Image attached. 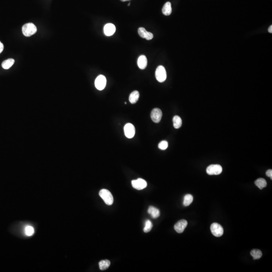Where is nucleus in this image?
I'll return each instance as SVG.
<instances>
[{
  "label": "nucleus",
  "instance_id": "dca6fc26",
  "mask_svg": "<svg viewBox=\"0 0 272 272\" xmlns=\"http://www.w3.org/2000/svg\"><path fill=\"white\" fill-rule=\"evenodd\" d=\"M15 63V60L13 59H8L3 62L2 67L4 69H9Z\"/></svg>",
  "mask_w": 272,
  "mask_h": 272
},
{
  "label": "nucleus",
  "instance_id": "4be33fe9",
  "mask_svg": "<svg viewBox=\"0 0 272 272\" xmlns=\"http://www.w3.org/2000/svg\"><path fill=\"white\" fill-rule=\"evenodd\" d=\"M153 227V224L150 220H147L145 222V226L144 228V231L146 233L150 231Z\"/></svg>",
  "mask_w": 272,
  "mask_h": 272
},
{
  "label": "nucleus",
  "instance_id": "4468645a",
  "mask_svg": "<svg viewBox=\"0 0 272 272\" xmlns=\"http://www.w3.org/2000/svg\"><path fill=\"white\" fill-rule=\"evenodd\" d=\"M172 12L171 4L169 2H166L162 8V13L164 15L169 16Z\"/></svg>",
  "mask_w": 272,
  "mask_h": 272
},
{
  "label": "nucleus",
  "instance_id": "6e6552de",
  "mask_svg": "<svg viewBox=\"0 0 272 272\" xmlns=\"http://www.w3.org/2000/svg\"><path fill=\"white\" fill-rule=\"evenodd\" d=\"M133 187L138 190H142L147 186V183L144 179L138 178L136 180L132 181Z\"/></svg>",
  "mask_w": 272,
  "mask_h": 272
},
{
  "label": "nucleus",
  "instance_id": "423d86ee",
  "mask_svg": "<svg viewBox=\"0 0 272 272\" xmlns=\"http://www.w3.org/2000/svg\"><path fill=\"white\" fill-rule=\"evenodd\" d=\"M211 231L213 235L216 237L221 236L224 230L221 225L217 223H214L211 225Z\"/></svg>",
  "mask_w": 272,
  "mask_h": 272
},
{
  "label": "nucleus",
  "instance_id": "5701e85b",
  "mask_svg": "<svg viewBox=\"0 0 272 272\" xmlns=\"http://www.w3.org/2000/svg\"><path fill=\"white\" fill-rule=\"evenodd\" d=\"M25 234L27 236H31L34 233V228H33L32 226H28L26 227L25 229Z\"/></svg>",
  "mask_w": 272,
  "mask_h": 272
},
{
  "label": "nucleus",
  "instance_id": "f8f14e48",
  "mask_svg": "<svg viewBox=\"0 0 272 272\" xmlns=\"http://www.w3.org/2000/svg\"><path fill=\"white\" fill-rule=\"evenodd\" d=\"M138 65L141 69L144 70L147 66V59L144 55L140 56L138 59Z\"/></svg>",
  "mask_w": 272,
  "mask_h": 272
},
{
  "label": "nucleus",
  "instance_id": "f03ea898",
  "mask_svg": "<svg viewBox=\"0 0 272 272\" xmlns=\"http://www.w3.org/2000/svg\"><path fill=\"white\" fill-rule=\"evenodd\" d=\"M99 194L106 204L110 206L113 204V196L110 191L107 189H102L99 191Z\"/></svg>",
  "mask_w": 272,
  "mask_h": 272
},
{
  "label": "nucleus",
  "instance_id": "6ab92c4d",
  "mask_svg": "<svg viewBox=\"0 0 272 272\" xmlns=\"http://www.w3.org/2000/svg\"><path fill=\"white\" fill-rule=\"evenodd\" d=\"M173 126H174V128H180L182 125L181 118L178 115H176L173 117Z\"/></svg>",
  "mask_w": 272,
  "mask_h": 272
},
{
  "label": "nucleus",
  "instance_id": "b1692460",
  "mask_svg": "<svg viewBox=\"0 0 272 272\" xmlns=\"http://www.w3.org/2000/svg\"><path fill=\"white\" fill-rule=\"evenodd\" d=\"M168 144L166 141H162L158 144V148L162 150H164L168 148Z\"/></svg>",
  "mask_w": 272,
  "mask_h": 272
},
{
  "label": "nucleus",
  "instance_id": "2eb2a0df",
  "mask_svg": "<svg viewBox=\"0 0 272 272\" xmlns=\"http://www.w3.org/2000/svg\"><path fill=\"white\" fill-rule=\"evenodd\" d=\"M139 96H140V94H139V92L138 91H133L130 95L129 101L131 103L135 104L138 102V100L139 99Z\"/></svg>",
  "mask_w": 272,
  "mask_h": 272
},
{
  "label": "nucleus",
  "instance_id": "39448f33",
  "mask_svg": "<svg viewBox=\"0 0 272 272\" xmlns=\"http://www.w3.org/2000/svg\"><path fill=\"white\" fill-rule=\"evenodd\" d=\"M107 84V79L103 75H100L97 77L95 81V86L99 90H102L104 89Z\"/></svg>",
  "mask_w": 272,
  "mask_h": 272
},
{
  "label": "nucleus",
  "instance_id": "412c9836",
  "mask_svg": "<svg viewBox=\"0 0 272 272\" xmlns=\"http://www.w3.org/2000/svg\"><path fill=\"white\" fill-rule=\"evenodd\" d=\"M250 255L253 257L254 260H257L260 259L262 257V252L259 250H253L250 252Z\"/></svg>",
  "mask_w": 272,
  "mask_h": 272
},
{
  "label": "nucleus",
  "instance_id": "aec40b11",
  "mask_svg": "<svg viewBox=\"0 0 272 272\" xmlns=\"http://www.w3.org/2000/svg\"><path fill=\"white\" fill-rule=\"evenodd\" d=\"M193 201V197L191 194H187L184 197V206H189Z\"/></svg>",
  "mask_w": 272,
  "mask_h": 272
},
{
  "label": "nucleus",
  "instance_id": "bb28decb",
  "mask_svg": "<svg viewBox=\"0 0 272 272\" xmlns=\"http://www.w3.org/2000/svg\"><path fill=\"white\" fill-rule=\"evenodd\" d=\"M265 174L267 175L268 177L271 178V179H272V169H269L266 171Z\"/></svg>",
  "mask_w": 272,
  "mask_h": 272
},
{
  "label": "nucleus",
  "instance_id": "0eeeda50",
  "mask_svg": "<svg viewBox=\"0 0 272 272\" xmlns=\"http://www.w3.org/2000/svg\"><path fill=\"white\" fill-rule=\"evenodd\" d=\"M124 132L126 137L129 139L133 138L135 134V128L132 123H128L124 127Z\"/></svg>",
  "mask_w": 272,
  "mask_h": 272
},
{
  "label": "nucleus",
  "instance_id": "7ed1b4c3",
  "mask_svg": "<svg viewBox=\"0 0 272 272\" xmlns=\"http://www.w3.org/2000/svg\"><path fill=\"white\" fill-rule=\"evenodd\" d=\"M155 77L157 81L162 83L166 79V72L163 66H159L156 70Z\"/></svg>",
  "mask_w": 272,
  "mask_h": 272
},
{
  "label": "nucleus",
  "instance_id": "a211bd4d",
  "mask_svg": "<svg viewBox=\"0 0 272 272\" xmlns=\"http://www.w3.org/2000/svg\"><path fill=\"white\" fill-rule=\"evenodd\" d=\"M110 265V262L108 260H101L99 263L100 269L102 271L105 270L106 269H108Z\"/></svg>",
  "mask_w": 272,
  "mask_h": 272
},
{
  "label": "nucleus",
  "instance_id": "c756f323",
  "mask_svg": "<svg viewBox=\"0 0 272 272\" xmlns=\"http://www.w3.org/2000/svg\"><path fill=\"white\" fill-rule=\"evenodd\" d=\"M122 2H125V1H130V0H120Z\"/></svg>",
  "mask_w": 272,
  "mask_h": 272
},
{
  "label": "nucleus",
  "instance_id": "393cba45",
  "mask_svg": "<svg viewBox=\"0 0 272 272\" xmlns=\"http://www.w3.org/2000/svg\"><path fill=\"white\" fill-rule=\"evenodd\" d=\"M147 31L143 27H140L138 29V34L143 38H145Z\"/></svg>",
  "mask_w": 272,
  "mask_h": 272
},
{
  "label": "nucleus",
  "instance_id": "cd10ccee",
  "mask_svg": "<svg viewBox=\"0 0 272 272\" xmlns=\"http://www.w3.org/2000/svg\"><path fill=\"white\" fill-rule=\"evenodd\" d=\"M4 49V45L2 42L0 41V54L2 53Z\"/></svg>",
  "mask_w": 272,
  "mask_h": 272
},
{
  "label": "nucleus",
  "instance_id": "a878e982",
  "mask_svg": "<svg viewBox=\"0 0 272 272\" xmlns=\"http://www.w3.org/2000/svg\"><path fill=\"white\" fill-rule=\"evenodd\" d=\"M153 38V34H152L151 32L147 31L146 34L145 38L148 40V41H149V40H151Z\"/></svg>",
  "mask_w": 272,
  "mask_h": 272
},
{
  "label": "nucleus",
  "instance_id": "ddd939ff",
  "mask_svg": "<svg viewBox=\"0 0 272 272\" xmlns=\"http://www.w3.org/2000/svg\"><path fill=\"white\" fill-rule=\"evenodd\" d=\"M148 212L153 218H158L160 215V212L159 210L153 206L149 207L148 210Z\"/></svg>",
  "mask_w": 272,
  "mask_h": 272
},
{
  "label": "nucleus",
  "instance_id": "f3484780",
  "mask_svg": "<svg viewBox=\"0 0 272 272\" xmlns=\"http://www.w3.org/2000/svg\"><path fill=\"white\" fill-rule=\"evenodd\" d=\"M255 185L260 189H262L266 187L267 185V181L265 179L263 178H260L257 179L255 181Z\"/></svg>",
  "mask_w": 272,
  "mask_h": 272
},
{
  "label": "nucleus",
  "instance_id": "f257e3e1",
  "mask_svg": "<svg viewBox=\"0 0 272 272\" xmlns=\"http://www.w3.org/2000/svg\"><path fill=\"white\" fill-rule=\"evenodd\" d=\"M22 29L24 35L27 37L32 36L37 31V28L34 24L32 23L25 24L23 26Z\"/></svg>",
  "mask_w": 272,
  "mask_h": 272
},
{
  "label": "nucleus",
  "instance_id": "20e7f679",
  "mask_svg": "<svg viewBox=\"0 0 272 272\" xmlns=\"http://www.w3.org/2000/svg\"><path fill=\"white\" fill-rule=\"evenodd\" d=\"M206 171L209 175H219L222 172V168L219 164H212L208 166Z\"/></svg>",
  "mask_w": 272,
  "mask_h": 272
},
{
  "label": "nucleus",
  "instance_id": "1a4fd4ad",
  "mask_svg": "<svg viewBox=\"0 0 272 272\" xmlns=\"http://www.w3.org/2000/svg\"><path fill=\"white\" fill-rule=\"evenodd\" d=\"M162 112L159 108H155L152 110L151 113V118L152 120L155 123H158L160 122L162 118Z\"/></svg>",
  "mask_w": 272,
  "mask_h": 272
},
{
  "label": "nucleus",
  "instance_id": "9b49d317",
  "mask_svg": "<svg viewBox=\"0 0 272 272\" xmlns=\"http://www.w3.org/2000/svg\"><path fill=\"white\" fill-rule=\"evenodd\" d=\"M115 26L113 24L108 23L106 24L104 27V32L107 36H112L115 32Z\"/></svg>",
  "mask_w": 272,
  "mask_h": 272
},
{
  "label": "nucleus",
  "instance_id": "9d476101",
  "mask_svg": "<svg viewBox=\"0 0 272 272\" xmlns=\"http://www.w3.org/2000/svg\"><path fill=\"white\" fill-rule=\"evenodd\" d=\"M188 225V222L186 220H179L174 225V229L178 233H183Z\"/></svg>",
  "mask_w": 272,
  "mask_h": 272
},
{
  "label": "nucleus",
  "instance_id": "c85d7f7f",
  "mask_svg": "<svg viewBox=\"0 0 272 272\" xmlns=\"http://www.w3.org/2000/svg\"><path fill=\"white\" fill-rule=\"evenodd\" d=\"M268 31L271 33H272V26L271 25L270 27H269V29H268Z\"/></svg>",
  "mask_w": 272,
  "mask_h": 272
}]
</instances>
